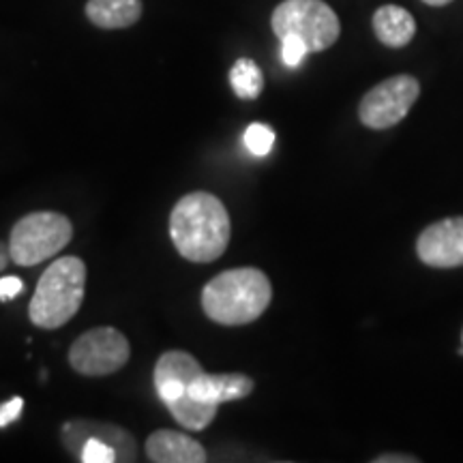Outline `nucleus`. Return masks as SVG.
Wrapping results in <instances>:
<instances>
[{"label":"nucleus","instance_id":"1","mask_svg":"<svg viewBox=\"0 0 463 463\" xmlns=\"http://www.w3.org/2000/svg\"><path fill=\"white\" fill-rule=\"evenodd\" d=\"M232 234L223 202L206 191L187 194L174 206L170 236L176 251L195 264L215 262L225 253Z\"/></svg>","mask_w":463,"mask_h":463},{"label":"nucleus","instance_id":"2","mask_svg":"<svg viewBox=\"0 0 463 463\" xmlns=\"http://www.w3.org/2000/svg\"><path fill=\"white\" fill-rule=\"evenodd\" d=\"M273 300V286L260 269L223 270L206 283L202 309L213 322L223 326H242L256 322Z\"/></svg>","mask_w":463,"mask_h":463},{"label":"nucleus","instance_id":"3","mask_svg":"<svg viewBox=\"0 0 463 463\" xmlns=\"http://www.w3.org/2000/svg\"><path fill=\"white\" fill-rule=\"evenodd\" d=\"M86 264L75 256H65L50 264L34 289L28 317L34 326L54 331L65 326L78 314L84 300Z\"/></svg>","mask_w":463,"mask_h":463},{"label":"nucleus","instance_id":"4","mask_svg":"<svg viewBox=\"0 0 463 463\" xmlns=\"http://www.w3.org/2000/svg\"><path fill=\"white\" fill-rule=\"evenodd\" d=\"M73 239V225L65 215L39 211L22 217L9 236V253L17 266H37L62 251Z\"/></svg>","mask_w":463,"mask_h":463},{"label":"nucleus","instance_id":"5","mask_svg":"<svg viewBox=\"0 0 463 463\" xmlns=\"http://www.w3.org/2000/svg\"><path fill=\"white\" fill-rule=\"evenodd\" d=\"M277 37L297 34L309 52H324L339 39L341 24L324 0H283L270 17Z\"/></svg>","mask_w":463,"mask_h":463},{"label":"nucleus","instance_id":"6","mask_svg":"<svg viewBox=\"0 0 463 463\" xmlns=\"http://www.w3.org/2000/svg\"><path fill=\"white\" fill-rule=\"evenodd\" d=\"M131 356L129 341L112 326H97L80 335L69 350L73 372L82 375H109L123 369Z\"/></svg>","mask_w":463,"mask_h":463},{"label":"nucleus","instance_id":"7","mask_svg":"<svg viewBox=\"0 0 463 463\" xmlns=\"http://www.w3.org/2000/svg\"><path fill=\"white\" fill-rule=\"evenodd\" d=\"M419 95V80L405 73L392 75L363 97L358 106V118L369 129H391L408 116Z\"/></svg>","mask_w":463,"mask_h":463},{"label":"nucleus","instance_id":"8","mask_svg":"<svg viewBox=\"0 0 463 463\" xmlns=\"http://www.w3.org/2000/svg\"><path fill=\"white\" fill-rule=\"evenodd\" d=\"M416 256L431 269L463 266V217H447L420 232Z\"/></svg>","mask_w":463,"mask_h":463},{"label":"nucleus","instance_id":"9","mask_svg":"<svg viewBox=\"0 0 463 463\" xmlns=\"http://www.w3.org/2000/svg\"><path fill=\"white\" fill-rule=\"evenodd\" d=\"M89 438H99L103 442L112 444L118 450V461H136V439L120 427L92 420H71L62 427V442H65L69 453L75 457L80 455Z\"/></svg>","mask_w":463,"mask_h":463},{"label":"nucleus","instance_id":"10","mask_svg":"<svg viewBox=\"0 0 463 463\" xmlns=\"http://www.w3.org/2000/svg\"><path fill=\"white\" fill-rule=\"evenodd\" d=\"M256 389L253 382L245 373H206L202 372L198 378L189 384V395L204 403H225L245 399Z\"/></svg>","mask_w":463,"mask_h":463},{"label":"nucleus","instance_id":"11","mask_svg":"<svg viewBox=\"0 0 463 463\" xmlns=\"http://www.w3.org/2000/svg\"><path fill=\"white\" fill-rule=\"evenodd\" d=\"M146 455L155 463H204L206 449L198 439L172 430H159L146 439Z\"/></svg>","mask_w":463,"mask_h":463},{"label":"nucleus","instance_id":"12","mask_svg":"<svg viewBox=\"0 0 463 463\" xmlns=\"http://www.w3.org/2000/svg\"><path fill=\"white\" fill-rule=\"evenodd\" d=\"M373 33L386 48H405L416 34L414 15L399 5H382L373 14Z\"/></svg>","mask_w":463,"mask_h":463},{"label":"nucleus","instance_id":"13","mask_svg":"<svg viewBox=\"0 0 463 463\" xmlns=\"http://www.w3.org/2000/svg\"><path fill=\"white\" fill-rule=\"evenodd\" d=\"M86 17L106 31L129 28L142 17V0H89Z\"/></svg>","mask_w":463,"mask_h":463},{"label":"nucleus","instance_id":"14","mask_svg":"<svg viewBox=\"0 0 463 463\" xmlns=\"http://www.w3.org/2000/svg\"><path fill=\"white\" fill-rule=\"evenodd\" d=\"M167 410H170L178 425H183L189 431H202L211 425L213 419L217 416V405L204 403L200 399L191 397L189 391L183 392L181 397L167 402Z\"/></svg>","mask_w":463,"mask_h":463},{"label":"nucleus","instance_id":"15","mask_svg":"<svg viewBox=\"0 0 463 463\" xmlns=\"http://www.w3.org/2000/svg\"><path fill=\"white\" fill-rule=\"evenodd\" d=\"M202 372H204L202 364L195 361L189 352L170 350L159 358L157 364H155V386L167 380L184 382V384L189 386Z\"/></svg>","mask_w":463,"mask_h":463},{"label":"nucleus","instance_id":"16","mask_svg":"<svg viewBox=\"0 0 463 463\" xmlns=\"http://www.w3.org/2000/svg\"><path fill=\"white\" fill-rule=\"evenodd\" d=\"M230 84L241 99H258L264 89V75L251 58H239L230 69Z\"/></svg>","mask_w":463,"mask_h":463},{"label":"nucleus","instance_id":"17","mask_svg":"<svg viewBox=\"0 0 463 463\" xmlns=\"http://www.w3.org/2000/svg\"><path fill=\"white\" fill-rule=\"evenodd\" d=\"M275 144V131L273 127L264 123H251L245 131V146L256 157H266L273 150Z\"/></svg>","mask_w":463,"mask_h":463},{"label":"nucleus","instance_id":"18","mask_svg":"<svg viewBox=\"0 0 463 463\" xmlns=\"http://www.w3.org/2000/svg\"><path fill=\"white\" fill-rule=\"evenodd\" d=\"M78 459L82 463H114L118 461V450L99 438H89L80 450Z\"/></svg>","mask_w":463,"mask_h":463},{"label":"nucleus","instance_id":"19","mask_svg":"<svg viewBox=\"0 0 463 463\" xmlns=\"http://www.w3.org/2000/svg\"><path fill=\"white\" fill-rule=\"evenodd\" d=\"M309 54V48H307L305 42L297 34H286L281 37V61L283 65L289 69H297L300 62L305 61V56Z\"/></svg>","mask_w":463,"mask_h":463},{"label":"nucleus","instance_id":"20","mask_svg":"<svg viewBox=\"0 0 463 463\" xmlns=\"http://www.w3.org/2000/svg\"><path fill=\"white\" fill-rule=\"evenodd\" d=\"M22 410H24V399L22 397H14L9 402H5L0 405V427H7L11 422H15L20 419Z\"/></svg>","mask_w":463,"mask_h":463},{"label":"nucleus","instance_id":"21","mask_svg":"<svg viewBox=\"0 0 463 463\" xmlns=\"http://www.w3.org/2000/svg\"><path fill=\"white\" fill-rule=\"evenodd\" d=\"M22 289H24V283H22L20 277H3V279H0V303H7V300L20 297Z\"/></svg>","mask_w":463,"mask_h":463},{"label":"nucleus","instance_id":"22","mask_svg":"<svg viewBox=\"0 0 463 463\" xmlns=\"http://www.w3.org/2000/svg\"><path fill=\"white\" fill-rule=\"evenodd\" d=\"M373 461L375 463H419V459L412 455H382Z\"/></svg>","mask_w":463,"mask_h":463},{"label":"nucleus","instance_id":"23","mask_svg":"<svg viewBox=\"0 0 463 463\" xmlns=\"http://www.w3.org/2000/svg\"><path fill=\"white\" fill-rule=\"evenodd\" d=\"M11 260V253H9V242H3L0 241V273H3L5 269H7Z\"/></svg>","mask_w":463,"mask_h":463},{"label":"nucleus","instance_id":"24","mask_svg":"<svg viewBox=\"0 0 463 463\" xmlns=\"http://www.w3.org/2000/svg\"><path fill=\"white\" fill-rule=\"evenodd\" d=\"M425 5H430V7H447V5L453 3V0H422Z\"/></svg>","mask_w":463,"mask_h":463},{"label":"nucleus","instance_id":"25","mask_svg":"<svg viewBox=\"0 0 463 463\" xmlns=\"http://www.w3.org/2000/svg\"><path fill=\"white\" fill-rule=\"evenodd\" d=\"M461 354H463V331H461Z\"/></svg>","mask_w":463,"mask_h":463}]
</instances>
